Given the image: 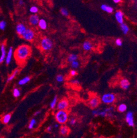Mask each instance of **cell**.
<instances>
[{"mask_svg": "<svg viewBox=\"0 0 137 138\" xmlns=\"http://www.w3.org/2000/svg\"><path fill=\"white\" fill-rule=\"evenodd\" d=\"M31 48L28 45H22L14 51V58L19 63H23L30 56Z\"/></svg>", "mask_w": 137, "mask_h": 138, "instance_id": "obj_1", "label": "cell"}, {"mask_svg": "<svg viewBox=\"0 0 137 138\" xmlns=\"http://www.w3.org/2000/svg\"><path fill=\"white\" fill-rule=\"evenodd\" d=\"M55 118L59 124H65L69 119L68 112L66 110H58L55 114Z\"/></svg>", "mask_w": 137, "mask_h": 138, "instance_id": "obj_2", "label": "cell"}, {"mask_svg": "<svg viewBox=\"0 0 137 138\" xmlns=\"http://www.w3.org/2000/svg\"><path fill=\"white\" fill-rule=\"evenodd\" d=\"M40 47L44 51H50L53 47V42L51 39L45 37L42 39L41 42H40Z\"/></svg>", "mask_w": 137, "mask_h": 138, "instance_id": "obj_3", "label": "cell"}, {"mask_svg": "<svg viewBox=\"0 0 137 138\" xmlns=\"http://www.w3.org/2000/svg\"><path fill=\"white\" fill-rule=\"evenodd\" d=\"M101 100L104 104L111 105L115 102L116 96L114 94L112 93H106L101 97Z\"/></svg>", "mask_w": 137, "mask_h": 138, "instance_id": "obj_4", "label": "cell"}, {"mask_svg": "<svg viewBox=\"0 0 137 138\" xmlns=\"http://www.w3.org/2000/svg\"><path fill=\"white\" fill-rule=\"evenodd\" d=\"M35 37V33L34 31L30 28L26 29L24 34L22 35L23 39H24L25 40L28 41H32L34 39Z\"/></svg>", "mask_w": 137, "mask_h": 138, "instance_id": "obj_5", "label": "cell"}, {"mask_svg": "<svg viewBox=\"0 0 137 138\" xmlns=\"http://www.w3.org/2000/svg\"><path fill=\"white\" fill-rule=\"evenodd\" d=\"M101 102V98L97 96H93L88 101V105L92 109L97 108Z\"/></svg>", "mask_w": 137, "mask_h": 138, "instance_id": "obj_6", "label": "cell"}, {"mask_svg": "<svg viewBox=\"0 0 137 138\" xmlns=\"http://www.w3.org/2000/svg\"><path fill=\"white\" fill-rule=\"evenodd\" d=\"M126 121L129 127H134V120L133 113L131 111H129L126 115Z\"/></svg>", "mask_w": 137, "mask_h": 138, "instance_id": "obj_7", "label": "cell"}, {"mask_svg": "<svg viewBox=\"0 0 137 138\" xmlns=\"http://www.w3.org/2000/svg\"><path fill=\"white\" fill-rule=\"evenodd\" d=\"M69 104L66 99H62L58 102L57 104V109L58 110H66L69 107Z\"/></svg>", "mask_w": 137, "mask_h": 138, "instance_id": "obj_8", "label": "cell"}, {"mask_svg": "<svg viewBox=\"0 0 137 138\" xmlns=\"http://www.w3.org/2000/svg\"><path fill=\"white\" fill-rule=\"evenodd\" d=\"M40 21V18L38 15L36 14H32L29 17V22L31 25L36 26L38 25V23Z\"/></svg>", "mask_w": 137, "mask_h": 138, "instance_id": "obj_9", "label": "cell"}, {"mask_svg": "<svg viewBox=\"0 0 137 138\" xmlns=\"http://www.w3.org/2000/svg\"><path fill=\"white\" fill-rule=\"evenodd\" d=\"M27 28L26 26L23 23H18L16 25V31L19 36H21L24 34L25 31L26 30Z\"/></svg>", "mask_w": 137, "mask_h": 138, "instance_id": "obj_10", "label": "cell"}, {"mask_svg": "<svg viewBox=\"0 0 137 138\" xmlns=\"http://www.w3.org/2000/svg\"><path fill=\"white\" fill-rule=\"evenodd\" d=\"M120 85L123 90H127L130 87V82L126 78H123L120 81Z\"/></svg>", "mask_w": 137, "mask_h": 138, "instance_id": "obj_11", "label": "cell"}, {"mask_svg": "<svg viewBox=\"0 0 137 138\" xmlns=\"http://www.w3.org/2000/svg\"><path fill=\"white\" fill-rule=\"evenodd\" d=\"M115 17L116 18V21L118 22L119 24H122L124 21V15H123V12L121 11H116L115 14Z\"/></svg>", "mask_w": 137, "mask_h": 138, "instance_id": "obj_12", "label": "cell"}, {"mask_svg": "<svg viewBox=\"0 0 137 138\" xmlns=\"http://www.w3.org/2000/svg\"><path fill=\"white\" fill-rule=\"evenodd\" d=\"M59 133H60V134H61V135H62V136H66L68 135L69 133H70L69 128L68 126H65V125L63 124V126H62L61 127V128H60Z\"/></svg>", "mask_w": 137, "mask_h": 138, "instance_id": "obj_13", "label": "cell"}, {"mask_svg": "<svg viewBox=\"0 0 137 138\" xmlns=\"http://www.w3.org/2000/svg\"><path fill=\"white\" fill-rule=\"evenodd\" d=\"M13 48L12 47H11L9 49L7 54L6 55V59H5L6 63L7 65L9 64L10 63H11V60H12V56H13Z\"/></svg>", "mask_w": 137, "mask_h": 138, "instance_id": "obj_14", "label": "cell"}, {"mask_svg": "<svg viewBox=\"0 0 137 138\" xmlns=\"http://www.w3.org/2000/svg\"><path fill=\"white\" fill-rule=\"evenodd\" d=\"M1 55L0 56V63H2V62L5 61L6 57V46L4 44H3L1 46Z\"/></svg>", "mask_w": 137, "mask_h": 138, "instance_id": "obj_15", "label": "cell"}, {"mask_svg": "<svg viewBox=\"0 0 137 138\" xmlns=\"http://www.w3.org/2000/svg\"><path fill=\"white\" fill-rule=\"evenodd\" d=\"M82 48L85 51H91L93 48V45L92 43L89 41H86L82 45Z\"/></svg>", "mask_w": 137, "mask_h": 138, "instance_id": "obj_16", "label": "cell"}, {"mask_svg": "<svg viewBox=\"0 0 137 138\" xmlns=\"http://www.w3.org/2000/svg\"><path fill=\"white\" fill-rule=\"evenodd\" d=\"M101 8L103 11L108 13H112L113 12V8L112 7L105 4H103Z\"/></svg>", "mask_w": 137, "mask_h": 138, "instance_id": "obj_17", "label": "cell"}, {"mask_svg": "<svg viewBox=\"0 0 137 138\" xmlns=\"http://www.w3.org/2000/svg\"><path fill=\"white\" fill-rule=\"evenodd\" d=\"M37 25L42 30H46L47 28V23L44 19H40Z\"/></svg>", "mask_w": 137, "mask_h": 138, "instance_id": "obj_18", "label": "cell"}, {"mask_svg": "<svg viewBox=\"0 0 137 138\" xmlns=\"http://www.w3.org/2000/svg\"><path fill=\"white\" fill-rule=\"evenodd\" d=\"M120 28H121V30L122 31V32L124 34H127L129 32V29L128 27V25L126 24H125L124 23L120 24Z\"/></svg>", "mask_w": 137, "mask_h": 138, "instance_id": "obj_19", "label": "cell"}, {"mask_svg": "<svg viewBox=\"0 0 137 138\" xmlns=\"http://www.w3.org/2000/svg\"><path fill=\"white\" fill-rule=\"evenodd\" d=\"M77 59H78L77 55L72 54H70V55H69L67 60H68V62H69V63H71V62L73 61L77 60Z\"/></svg>", "mask_w": 137, "mask_h": 138, "instance_id": "obj_20", "label": "cell"}, {"mask_svg": "<svg viewBox=\"0 0 137 138\" xmlns=\"http://www.w3.org/2000/svg\"><path fill=\"white\" fill-rule=\"evenodd\" d=\"M30 81V77L28 76L25 77L23 79H22L20 80L19 81L18 84L19 85H24L26 84H27L28 83H29Z\"/></svg>", "mask_w": 137, "mask_h": 138, "instance_id": "obj_21", "label": "cell"}, {"mask_svg": "<svg viewBox=\"0 0 137 138\" xmlns=\"http://www.w3.org/2000/svg\"><path fill=\"white\" fill-rule=\"evenodd\" d=\"M127 109V106L125 104H120L118 107V111L121 113H123L126 111Z\"/></svg>", "mask_w": 137, "mask_h": 138, "instance_id": "obj_22", "label": "cell"}, {"mask_svg": "<svg viewBox=\"0 0 137 138\" xmlns=\"http://www.w3.org/2000/svg\"><path fill=\"white\" fill-rule=\"evenodd\" d=\"M11 119V114H6L2 118V122L4 124H7L9 122L10 120Z\"/></svg>", "mask_w": 137, "mask_h": 138, "instance_id": "obj_23", "label": "cell"}, {"mask_svg": "<svg viewBox=\"0 0 137 138\" xmlns=\"http://www.w3.org/2000/svg\"><path fill=\"white\" fill-rule=\"evenodd\" d=\"M58 102V97L57 96H55L54 98H53L52 102L50 104V107L51 109H54V108L56 107V104H57Z\"/></svg>", "mask_w": 137, "mask_h": 138, "instance_id": "obj_24", "label": "cell"}, {"mask_svg": "<svg viewBox=\"0 0 137 138\" xmlns=\"http://www.w3.org/2000/svg\"><path fill=\"white\" fill-rule=\"evenodd\" d=\"M18 72H19V70H15L14 72H13V73L8 77V79H7V81H8V82L11 81H12V80L14 79V78L15 77V76L16 75V74H18Z\"/></svg>", "mask_w": 137, "mask_h": 138, "instance_id": "obj_25", "label": "cell"}, {"mask_svg": "<svg viewBox=\"0 0 137 138\" xmlns=\"http://www.w3.org/2000/svg\"><path fill=\"white\" fill-rule=\"evenodd\" d=\"M71 63V67L73 69H75H75L78 68L80 67V62L77 60L73 61V62H71V63Z\"/></svg>", "mask_w": 137, "mask_h": 138, "instance_id": "obj_26", "label": "cell"}, {"mask_svg": "<svg viewBox=\"0 0 137 138\" xmlns=\"http://www.w3.org/2000/svg\"><path fill=\"white\" fill-rule=\"evenodd\" d=\"M108 115V112L105 111V110H99L98 111V113L97 114V116H101L102 117H106Z\"/></svg>", "mask_w": 137, "mask_h": 138, "instance_id": "obj_27", "label": "cell"}, {"mask_svg": "<svg viewBox=\"0 0 137 138\" xmlns=\"http://www.w3.org/2000/svg\"><path fill=\"white\" fill-rule=\"evenodd\" d=\"M13 95L14 97H18L21 95V92L18 88H14L13 90Z\"/></svg>", "mask_w": 137, "mask_h": 138, "instance_id": "obj_28", "label": "cell"}, {"mask_svg": "<svg viewBox=\"0 0 137 138\" xmlns=\"http://www.w3.org/2000/svg\"><path fill=\"white\" fill-rule=\"evenodd\" d=\"M30 12L32 14H36L38 12V8L37 6H31L30 8Z\"/></svg>", "mask_w": 137, "mask_h": 138, "instance_id": "obj_29", "label": "cell"}, {"mask_svg": "<svg viewBox=\"0 0 137 138\" xmlns=\"http://www.w3.org/2000/svg\"><path fill=\"white\" fill-rule=\"evenodd\" d=\"M36 124V120L35 119H34V118H33V119H32L30 122L29 123V129H32L34 128L35 125Z\"/></svg>", "mask_w": 137, "mask_h": 138, "instance_id": "obj_30", "label": "cell"}, {"mask_svg": "<svg viewBox=\"0 0 137 138\" xmlns=\"http://www.w3.org/2000/svg\"><path fill=\"white\" fill-rule=\"evenodd\" d=\"M61 14L65 16V17H68V16H69V11H68V9L66 8H62L61 9Z\"/></svg>", "mask_w": 137, "mask_h": 138, "instance_id": "obj_31", "label": "cell"}, {"mask_svg": "<svg viewBox=\"0 0 137 138\" xmlns=\"http://www.w3.org/2000/svg\"><path fill=\"white\" fill-rule=\"evenodd\" d=\"M56 80L57 81L58 83H62L64 80V77L62 74H59L56 77Z\"/></svg>", "mask_w": 137, "mask_h": 138, "instance_id": "obj_32", "label": "cell"}, {"mask_svg": "<svg viewBox=\"0 0 137 138\" xmlns=\"http://www.w3.org/2000/svg\"><path fill=\"white\" fill-rule=\"evenodd\" d=\"M7 27L6 22L5 21H1L0 22V29L2 30H5Z\"/></svg>", "mask_w": 137, "mask_h": 138, "instance_id": "obj_33", "label": "cell"}, {"mask_svg": "<svg viewBox=\"0 0 137 138\" xmlns=\"http://www.w3.org/2000/svg\"><path fill=\"white\" fill-rule=\"evenodd\" d=\"M122 39H117L116 40H115V44H116L117 46H121L122 45Z\"/></svg>", "mask_w": 137, "mask_h": 138, "instance_id": "obj_34", "label": "cell"}, {"mask_svg": "<svg viewBox=\"0 0 137 138\" xmlns=\"http://www.w3.org/2000/svg\"><path fill=\"white\" fill-rule=\"evenodd\" d=\"M76 123V119L74 118H72L70 120V124L71 126H74V125Z\"/></svg>", "mask_w": 137, "mask_h": 138, "instance_id": "obj_35", "label": "cell"}, {"mask_svg": "<svg viewBox=\"0 0 137 138\" xmlns=\"http://www.w3.org/2000/svg\"><path fill=\"white\" fill-rule=\"evenodd\" d=\"M70 83L73 85H78L80 84V81L77 79H72L70 81Z\"/></svg>", "mask_w": 137, "mask_h": 138, "instance_id": "obj_36", "label": "cell"}, {"mask_svg": "<svg viewBox=\"0 0 137 138\" xmlns=\"http://www.w3.org/2000/svg\"><path fill=\"white\" fill-rule=\"evenodd\" d=\"M70 75H71V76H75V75L76 74L77 72H76V71L75 70H71V71H70Z\"/></svg>", "mask_w": 137, "mask_h": 138, "instance_id": "obj_37", "label": "cell"}, {"mask_svg": "<svg viewBox=\"0 0 137 138\" xmlns=\"http://www.w3.org/2000/svg\"><path fill=\"white\" fill-rule=\"evenodd\" d=\"M24 1H23V0H19L18 5L19 6H22L24 5Z\"/></svg>", "mask_w": 137, "mask_h": 138, "instance_id": "obj_38", "label": "cell"}, {"mask_svg": "<svg viewBox=\"0 0 137 138\" xmlns=\"http://www.w3.org/2000/svg\"><path fill=\"white\" fill-rule=\"evenodd\" d=\"M52 130V126H49L47 128V131H48V132L51 131Z\"/></svg>", "mask_w": 137, "mask_h": 138, "instance_id": "obj_39", "label": "cell"}, {"mask_svg": "<svg viewBox=\"0 0 137 138\" xmlns=\"http://www.w3.org/2000/svg\"><path fill=\"white\" fill-rule=\"evenodd\" d=\"M113 1L114 2L115 4H119V3L122 1V0H113Z\"/></svg>", "mask_w": 137, "mask_h": 138, "instance_id": "obj_40", "label": "cell"}, {"mask_svg": "<svg viewBox=\"0 0 137 138\" xmlns=\"http://www.w3.org/2000/svg\"><path fill=\"white\" fill-rule=\"evenodd\" d=\"M40 113H41V112H40V111H37V112H36L35 113L34 116H37V115H38L39 114H40Z\"/></svg>", "mask_w": 137, "mask_h": 138, "instance_id": "obj_41", "label": "cell"}, {"mask_svg": "<svg viewBox=\"0 0 137 138\" xmlns=\"http://www.w3.org/2000/svg\"><path fill=\"white\" fill-rule=\"evenodd\" d=\"M59 124L58 123L55 124H54V128H58L59 127Z\"/></svg>", "mask_w": 137, "mask_h": 138, "instance_id": "obj_42", "label": "cell"}, {"mask_svg": "<svg viewBox=\"0 0 137 138\" xmlns=\"http://www.w3.org/2000/svg\"><path fill=\"white\" fill-rule=\"evenodd\" d=\"M136 7H137V5H136Z\"/></svg>", "mask_w": 137, "mask_h": 138, "instance_id": "obj_43", "label": "cell"}]
</instances>
